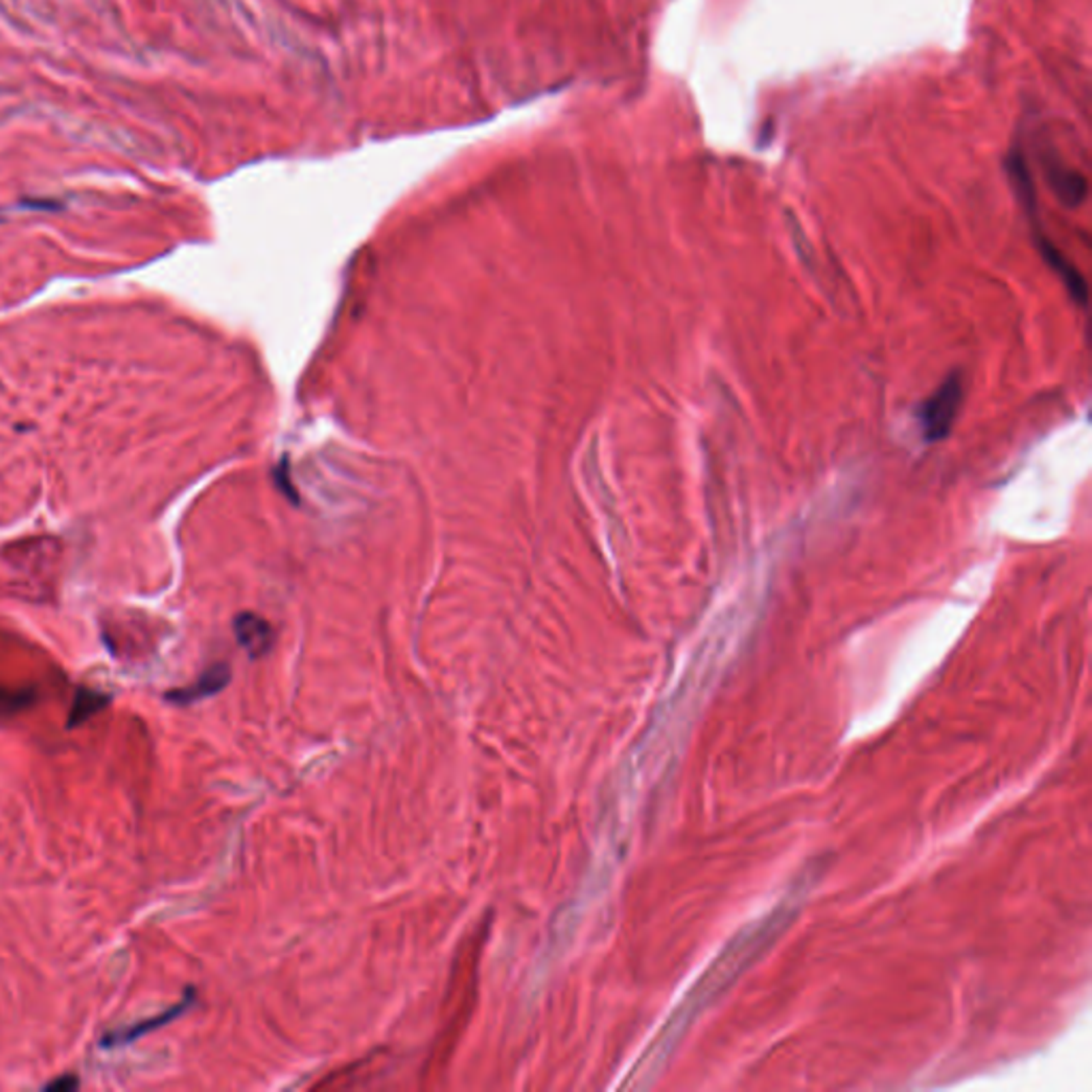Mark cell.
Wrapping results in <instances>:
<instances>
[{
	"mask_svg": "<svg viewBox=\"0 0 1092 1092\" xmlns=\"http://www.w3.org/2000/svg\"><path fill=\"white\" fill-rule=\"evenodd\" d=\"M1009 178H1012V184L1024 205V212L1030 220V227H1032V239H1035V246L1039 250V254L1044 256V261L1054 270V274L1063 280V284L1067 286L1069 295L1073 297V301H1077L1079 305H1086V299H1088V288H1086V282L1082 278V274L1077 272V268L1069 261V258L1048 239V235L1044 233L1042 225H1039L1037 220V196H1035V184H1032V178H1030V171H1028V165L1024 159H1012L1007 161L1005 165Z\"/></svg>",
	"mask_w": 1092,
	"mask_h": 1092,
	"instance_id": "obj_1",
	"label": "cell"
},
{
	"mask_svg": "<svg viewBox=\"0 0 1092 1092\" xmlns=\"http://www.w3.org/2000/svg\"><path fill=\"white\" fill-rule=\"evenodd\" d=\"M965 399V380L960 372H952L937 389H934L917 408L915 419L922 432V438L928 444L946 440L960 412Z\"/></svg>",
	"mask_w": 1092,
	"mask_h": 1092,
	"instance_id": "obj_2",
	"label": "cell"
},
{
	"mask_svg": "<svg viewBox=\"0 0 1092 1092\" xmlns=\"http://www.w3.org/2000/svg\"><path fill=\"white\" fill-rule=\"evenodd\" d=\"M233 630H235L237 643L254 659L270 653V649L274 647V641H276V632L272 628V623L254 612L237 614L233 621Z\"/></svg>",
	"mask_w": 1092,
	"mask_h": 1092,
	"instance_id": "obj_3",
	"label": "cell"
},
{
	"mask_svg": "<svg viewBox=\"0 0 1092 1092\" xmlns=\"http://www.w3.org/2000/svg\"><path fill=\"white\" fill-rule=\"evenodd\" d=\"M1046 173L1056 199H1061L1067 207H1077L1084 203L1088 194V184L1082 173H1077L1071 167H1065L1061 159H1054V156L1046 163Z\"/></svg>",
	"mask_w": 1092,
	"mask_h": 1092,
	"instance_id": "obj_4",
	"label": "cell"
},
{
	"mask_svg": "<svg viewBox=\"0 0 1092 1092\" xmlns=\"http://www.w3.org/2000/svg\"><path fill=\"white\" fill-rule=\"evenodd\" d=\"M229 681H231L229 666L227 664H216L210 670H205L192 688L169 692L167 700L176 702V704H190V702H196V700H203V698L216 696L218 692H223L227 688Z\"/></svg>",
	"mask_w": 1092,
	"mask_h": 1092,
	"instance_id": "obj_5",
	"label": "cell"
},
{
	"mask_svg": "<svg viewBox=\"0 0 1092 1092\" xmlns=\"http://www.w3.org/2000/svg\"><path fill=\"white\" fill-rule=\"evenodd\" d=\"M192 997H194V995H192V988H188V993H186L184 1001H182V1003H178L176 1007H171L169 1012H165V1014H161V1016H156V1018H149V1020H145V1022H139V1024H135V1026H131V1028H126V1030H122V1032H114V1035H108V1037H106V1039H102V1042H100V1046H116V1044H131V1042H137V1039H139V1037H143V1035H147V1032H152V1030H159V1028H163L165 1024L173 1022L176 1018H180V1016H182V1014H184V1012H186V1009L190 1007V1003H192Z\"/></svg>",
	"mask_w": 1092,
	"mask_h": 1092,
	"instance_id": "obj_6",
	"label": "cell"
},
{
	"mask_svg": "<svg viewBox=\"0 0 1092 1092\" xmlns=\"http://www.w3.org/2000/svg\"><path fill=\"white\" fill-rule=\"evenodd\" d=\"M110 704V698L102 696L100 692H92V690H79L75 694V700H73V706L69 711V719H67V727H77L86 721H90L96 713H100L102 708H106Z\"/></svg>",
	"mask_w": 1092,
	"mask_h": 1092,
	"instance_id": "obj_7",
	"label": "cell"
},
{
	"mask_svg": "<svg viewBox=\"0 0 1092 1092\" xmlns=\"http://www.w3.org/2000/svg\"><path fill=\"white\" fill-rule=\"evenodd\" d=\"M34 702L32 690H0V717H11Z\"/></svg>",
	"mask_w": 1092,
	"mask_h": 1092,
	"instance_id": "obj_8",
	"label": "cell"
},
{
	"mask_svg": "<svg viewBox=\"0 0 1092 1092\" xmlns=\"http://www.w3.org/2000/svg\"><path fill=\"white\" fill-rule=\"evenodd\" d=\"M77 1088H79V1079L75 1075H63L43 1086V1090H47V1092H73Z\"/></svg>",
	"mask_w": 1092,
	"mask_h": 1092,
	"instance_id": "obj_9",
	"label": "cell"
}]
</instances>
